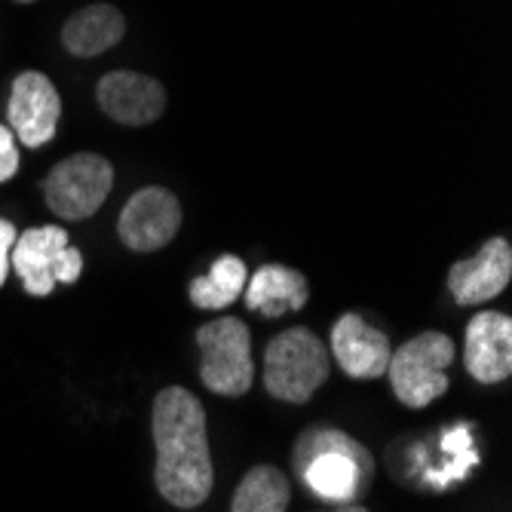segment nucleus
I'll return each instance as SVG.
<instances>
[{
	"mask_svg": "<svg viewBox=\"0 0 512 512\" xmlns=\"http://www.w3.org/2000/svg\"><path fill=\"white\" fill-rule=\"evenodd\" d=\"M310 298V286L307 276L295 267L286 264H264L255 270V276L249 279V292H246V304L249 310L276 319L289 310H301Z\"/></svg>",
	"mask_w": 512,
	"mask_h": 512,
	"instance_id": "obj_14",
	"label": "nucleus"
},
{
	"mask_svg": "<svg viewBox=\"0 0 512 512\" xmlns=\"http://www.w3.org/2000/svg\"><path fill=\"white\" fill-rule=\"evenodd\" d=\"M467 371L479 384H500L512 371V319L482 310L467 325Z\"/></svg>",
	"mask_w": 512,
	"mask_h": 512,
	"instance_id": "obj_13",
	"label": "nucleus"
},
{
	"mask_svg": "<svg viewBox=\"0 0 512 512\" xmlns=\"http://www.w3.org/2000/svg\"><path fill=\"white\" fill-rule=\"evenodd\" d=\"M19 172V148H16V135L10 126L0 123V184L10 181Z\"/></svg>",
	"mask_w": 512,
	"mask_h": 512,
	"instance_id": "obj_18",
	"label": "nucleus"
},
{
	"mask_svg": "<svg viewBox=\"0 0 512 512\" xmlns=\"http://www.w3.org/2000/svg\"><path fill=\"white\" fill-rule=\"evenodd\" d=\"M16 237H19L16 227L7 218H0V286H4L10 276V249H13Z\"/></svg>",
	"mask_w": 512,
	"mask_h": 512,
	"instance_id": "obj_19",
	"label": "nucleus"
},
{
	"mask_svg": "<svg viewBox=\"0 0 512 512\" xmlns=\"http://www.w3.org/2000/svg\"><path fill=\"white\" fill-rule=\"evenodd\" d=\"M151 430L157 445V491L178 509H194L212 494L215 470L209 454L206 411L184 387H166L154 399Z\"/></svg>",
	"mask_w": 512,
	"mask_h": 512,
	"instance_id": "obj_1",
	"label": "nucleus"
},
{
	"mask_svg": "<svg viewBox=\"0 0 512 512\" xmlns=\"http://www.w3.org/2000/svg\"><path fill=\"white\" fill-rule=\"evenodd\" d=\"M126 34V19L111 4H92L74 13L62 28L65 50L77 59H92L108 53Z\"/></svg>",
	"mask_w": 512,
	"mask_h": 512,
	"instance_id": "obj_15",
	"label": "nucleus"
},
{
	"mask_svg": "<svg viewBox=\"0 0 512 512\" xmlns=\"http://www.w3.org/2000/svg\"><path fill=\"white\" fill-rule=\"evenodd\" d=\"M181 227V203L166 188H142L120 212L117 234L132 252H157L169 246Z\"/></svg>",
	"mask_w": 512,
	"mask_h": 512,
	"instance_id": "obj_9",
	"label": "nucleus"
},
{
	"mask_svg": "<svg viewBox=\"0 0 512 512\" xmlns=\"http://www.w3.org/2000/svg\"><path fill=\"white\" fill-rule=\"evenodd\" d=\"M10 264L19 273L28 295H50L56 283H77L83 273V255L68 243L62 227H31L16 237Z\"/></svg>",
	"mask_w": 512,
	"mask_h": 512,
	"instance_id": "obj_6",
	"label": "nucleus"
},
{
	"mask_svg": "<svg viewBox=\"0 0 512 512\" xmlns=\"http://www.w3.org/2000/svg\"><path fill=\"white\" fill-rule=\"evenodd\" d=\"M292 497L289 479L276 467H255L234 491L230 512H286Z\"/></svg>",
	"mask_w": 512,
	"mask_h": 512,
	"instance_id": "obj_17",
	"label": "nucleus"
},
{
	"mask_svg": "<svg viewBox=\"0 0 512 512\" xmlns=\"http://www.w3.org/2000/svg\"><path fill=\"white\" fill-rule=\"evenodd\" d=\"M390 341L384 332L371 329L359 313H344L332 329V356L341 371L356 381H375L387 375Z\"/></svg>",
	"mask_w": 512,
	"mask_h": 512,
	"instance_id": "obj_12",
	"label": "nucleus"
},
{
	"mask_svg": "<svg viewBox=\"0 0 512 512\" xmlns=\"http://www.w3.org/2000/svg\"><path fill=\"white\" fill-rule=\"evenodd\" d=\"M22 4H31V0H22Z\"/></svg>",
	"mask_w": 512,
	"mask_h": 512,
	"instance_id": "obj_21",
	"label": "nucleus"
},
{
	"mask_svg": "<svg viewBox=\"0 0 512 512\" xmlns=\"http://www.w3.org/2000/svg\"><path fill=\"white\" fill-rule=\"evenodd\" d=\"M454 362V341L442 332H421L390 353V387L408 408H427L448 390V365Z\"/></svg>",
	"mask_w": 512,
	"mask_h": 512,
	"instance_id": "obj_4",
	"label": "nucleus"
},
{
	"mask_svg": "<svg viewBox=\"0 0 512 512\" xmlns=\"http://www.w3.org/2000/svg\"><path fill=\"white\" fill-rule=\"evenodd\" d=\"M62 117V99L53 80L40 71H25L13 80L10 102H7V120L10 132L28 148H43L53 142Z\"/></svg>",
	"mask_w": 512,
	"mask_h": 512,
	"instance_id": "obj_8",
	"label": "nucleus"
},
{
	"mask_svg": "<svg viewBox=\"0 0 512 512\" xmlns=\"http://www.w3.org/2000/svg\"><path fill=\"white\" fill-rule=\"evenodd\" d=\"M325 381H329V353L304 325L286 329L267 344L264 387L273 399L304 405Z\"/></svg>",
	"mask_w": 512,
	"mask_h": 512,
	"instance_id": "obj_3",
	"label": "nucleus"
},
{
	"mask_svg": "<svg viewBox=\"0 0 512 512\" xmlns=\"http://www.w3.org/2000/svg\"><path fill=\"white\" fill-rule=\"evenodd\" d=\"M329 512H368V509L359 506V503H341V506H335V509H329Z\"/></svg>",
	"mask_w": 512,
	"mask_h": 512,
	"instance_id": "obj_20",
	"label": "nucleus"
},
{
	"mask_svg": "<svg viewBox=\"0 0 512 512\" xmlns=\"http://www.w3.org/2000/svg\"><path fill=\"white\" fill-rule=\"evenodd\" d=\"M43 200L59 218L83 221L96 215L114 188V166L99 154H74L43 178Z\"/></svg>",
	"mask_w": 512,
	"mask_h": 512,
	"instance_id": "obj_7",
	"label": "nucleus"
},
{
	"mask_svg": "<svg viewBox=\"0 0 512 512\" xmlns=\"http://www.w3.org/2000/svg\"><path fill=\"white\" fill-rule=\"evenodd\" d=\"M512 276V246L503 237L488 240L473 258H463L448 270L451 298L463 307L497 298Z\"/></svg>",
	"mask_w": 512,
	"mask_h": 512,
	"instance_id": "obj_11",
	"label": "nucleus"
},
{
	"mask_svg": "<svg viewBox=\"0 0 512 512\" xmlns=\"http://www.w3.org/2000/svg\"><path fill=\"white\" fill-rule=\"evenodd\" d=\"M197 344L203 350L200 378L218 396H243L255 381L252 365V335L237 316H221L197 329Z\"/></svg>",
	"mask_w": 512,
	"mask_h": 512,
	"instance_id": "obj_5",
	"label": "nucleus"
},
{
	"mask_svg": "<svg viewBox=\"0 0 512 512\" xmlns=\"http://www.w3.org/2000/svg\"><path fill=\"white\" fill-rule=\"evenodd\" d=\"M96 99L102 111L123 126H148L166 111L163 83L138 71L105 74L96 86Z\"/></svg>",
	"mask_w": 512,
	"mask_h": 512,
	"instance_id": "obj_10",
	"label": "nucleus"
},
{
	"mask_svg": "<svg viewBox=\"0 0 512 512\" xmlns=\"http://www.w3.org/2000/svg\"><path fill=\"white\" fill-rule=\"evenodd\" d=\"M307 488L332 503H353L375 473V460L353 436L338 427H310L292 454Z\"/></svg>",
	"mask_w": 512,
	"mask_h": 512,
	"instance_id": "obj_2",
	"label": "nucleus"
},
{
	"mask_svg": "<svg viewBox=\"0 0 512 512\" xmlns=\"http://www.w3.org/2000/svg\"><path fill=\"white\" fill-rule=\"evenodd\" d=\"M246 261L237 255H221L206 276H197L191 283V301L200 310H224L246 292Z\"/></svg>",
	"mask_w": 512,
	"mask_h": 512,
	"instance_id": "obj_16",
	"label": "nucleus"
}]
</instances>
